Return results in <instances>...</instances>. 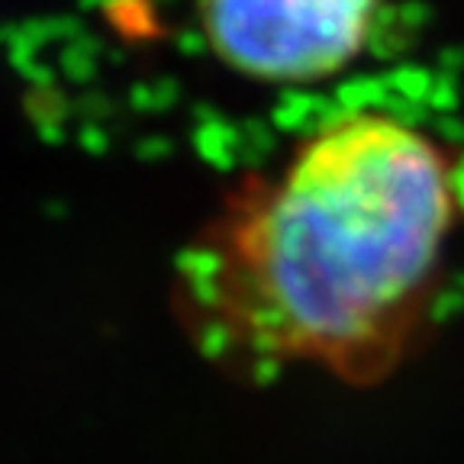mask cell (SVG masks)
Here are the masks:
<instances>
[{
	"mask_svg": "<svg viewBox=\"0 0 464 464\" xmlns=\"http://www.w3.org/2000/svg\"><path fill=\"white\" fill-rule=\"evenodd\" d=\"M381 0H197V23L229 72L261 84H319L374 33Z\"/></svg>",
	"mask_w": 464,
	"mask_h": 464,
	"instance_id": "cell-2",
	"label": "cell"
},
{
	"mask_svg": "<svg viewBox=\"0 0 464 464\" xmlns=\"http://www.w3.org/2000/svg\"><path fill=\"white\" fill-rule=\"evenodd\" d=\"M455 207L426 132L391 113L339 116L242 181L184 246V333L248 381L316 368L377 384L426 329Z\"/></svg>",
	"mask_w": 464,
	"mask_h": 464,
	"instance_id": "cell-1",
	"label": "cell"
}]
</instances>
